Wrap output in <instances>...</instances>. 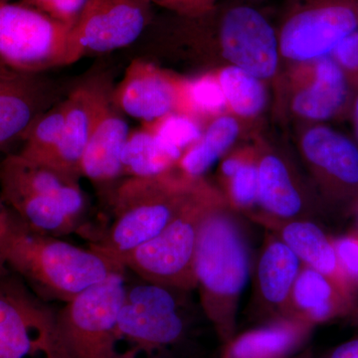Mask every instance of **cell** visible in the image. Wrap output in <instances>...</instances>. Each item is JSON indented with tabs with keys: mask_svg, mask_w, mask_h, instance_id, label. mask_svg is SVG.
Here are the masks:
<instances>
[{
	"mask_svg": "<svg viewBox=\"0 0 358 358\" xmlns=\"http://www.w3.org/2000/svg\"><path fill=\"white\" fill-rule=\"evenodd\" d=\"M0 253L6 267L40 298L64 303L115 271L124 270L92 247L80 248L29 229L6 206L0 215Z\"/></svg>",
	"mask_w": 358,
	"mask_h": 358,
	"instance_id": "obj_1",
	"label": "cell"
},
{
	"mask_svg": "<svg viewBox=\"0 0 358 358\" xmlns=\"http://www.w3.org/2000/svg\"><path fill=\"white\" fill-rule=\"evenodd\" d=\"M80 178L14 154L0 162V196L26 227L51 236L69 235L83 218Z\"/></svg>",
	"mask_w": 358,
	"mask_h": 358,
	"instance_id": "obj_2",
	"label": "cell"
},
{
	"mask_svg": "<svg viewBox=\"0 0 358 358\" xmlns=\"http://www.w3.org/2000/svg\"><path fill=\"white\" fill-rule=\"evenodd\" d=\"M194 271L204 313L221 338L229 341L249 261L243 238L221 203L206 214L200 227Z\"/></svg>",
	"mask_w": 358,
	"mask_h": 358,
	"instance_id": "obj_3",
	"label": "cell"
},
{
	"mask_svg": "<svg viewBox=\"0 0 358 358\" xmlns=\"http://www.w3.org/2000/svg\"><path fill=\"white\" fill-rule=\"evenodd\" d=\"M199 183V179L174 176L173 171L157 178L122 179L110 199L109 228L92 248L117 261L150 241L176 217Z\"/></svg>",
	"mask_w": 358,
	"mask_h": 358,
	"instance_id": "obj_4",
	"label": "cell"
},
{
	"mask_svg": "<svg viewBox=\"0 0 358 358\" xmlns=\"http://www.w3.org/2000/svg\"><path fill=\"white\" fill-rule=\"evenodd\" d=\"M218 203L215 195L199 182L159 235L117 257V262L143 281L185 292L196 289L194 261L200 227Z\"/></svg>",
	"mask_w": 358,
	"mask_h": 358,
	"instance_id": "obj_5",
	"label": "cell"
},
{
	"mask_svg": "<svg viewBox=\"0 0 358 358\" xmlns=\"http://www.w3.org/2000/svg\"><path fill=\"white\" fill-rule=\"evenodd\" d=\"M126 273L115 271L59 310L58 338L65 358H136L117 350V317L126 293Z\"/></svg>",
	"mask_w": 358,
	"mask_h": 358,
	"instance_id": "obj_6",
	"label": "cell"
},
{
	"mask_svg": "<svg viewBox=\"0 0 358 358\" xmlns=\"http://www.w3.org/2000/svg\"><path fill=\"white\" fill-rule=\"evenodd\" d=\"M0 358H65L57 313L8 270L0 273Z\"/></svg>",
	"mask_w": 358,
	"mask_h": 358,
	"instance_id": "obj_7",
	"label": "cell"
},
{
	"mask_svg": "<svg viewBox=\"0 0 358 358\" xmlns=\"http://www.w3.org/2000/svg\"><path fill=\"white\" fill-rule=\"evenodd\" d=\"M70 30L33 7L0 0V64L22 73L67 66Z\"/></svg>",
	"mask_w": 358,
	"mask_h": 358,
	"instance_id": "obj_8",
	"label": "cell"
},
{
	"mask_svg": "<svg viewBox=\"0 0 358 358\" xmlns=\"http://www.w3.org/2000/svg\"><path fill=\"white\" fill-rule=\"evenodd\" d=\"M358 30V0H289L277 32L280 53L308 63L331 55Z\"/></svg>",
	"mask_w": 358,
	"mask_h": 358,
	"instance_id": "obj_9",
	"label": "cell"
},
{
	"mask_svg": "<svg viewBox=\"0 0 358 358\" xmlns=\"http://www.w3.org/2000/svg\"><path fill=\"white\" fill-rule=\"evenodd\" d=\"M180 289L143 281L127 282L117 336L134 345L129 353L152 352L176 345L185 336L187 320Z\"/></svg>",
	"mask_w": 358,
	"mask_h": 358,
	"instance_id": "obj_10",
	"label": "cell"
},
{
	"mask_svg": "<svg viewBox=\"0 0 358 358\" xmlns=\"http://www.w3.org/2000/svg\"><path fill=\"white\" fill-rule=\"evenodd\" d=\"M216 38L224 57L260 80L270 79L279 64L277 31L262 11L248 4L211 10Z\"/></svg>",
	"mask_w": 358,
	"mask_h": 358,
	"instance_id": "obj_11",
	"label": "cell"
},
{
	"mask_svg": "<svg viewBox=\"0 0 358 358\" xmlns=\"http://www.w3.org/2000/svg\"><path fill=\"white\" fill-rule=\"evenodd\" d=\"M150 6L147 0H88L71 27L67 66L133 43L148 24Z\"/></svg>",
	"mask_w": 358,
	"mask_h": 358,
	"instance_id": "obj_12",
	"label": "cell"
},
{
	"mask_svg": "<svg viewBox=\"0 0 358 358\" xmlns=\"http://www.w3.org/2000/svg\"><path fill=\"white\" fill-rule=\"evenodd\" d=\"M301 147L324 199L334 206L355 209L358 201L355 141L320 124L305 131Z\"/></svg>",
	"mask_w": 358,
	"mask_h": 358,
	"instance_id": "obj_13",
	"label": "cell"
},
{
	"mask_svg": "<svg viewBox=\"0 0 358 358\" xmlns=\"http://www.w3.org/2000/svg\"><path fill=\"white\" fill-rule=\"evenodd\" d=\"M182 80L167 74L143 60L127 68L119 85L113 89L112 103L122 114L143 122L157 121L180 110Z\"/></svg>",
	"mask_w": 358,
	"mask_h": 358,
	"instance_id": "obj_14",
	"label": "cell"
},
{
	"mask_svg": "<svg viewBox=\"0 0 358 358\" xmlns=\"http://www.w3.org/2000/svg\"><path fill=\"white\" fill-rule=\"evenodd\" d=\"M113 89L103 80H91L66 96L67 113L62 138L49 166L71 176H80L82 155L103 112L112 103Z\"/></svg>",
	"mask_w": 358,
	"mask_h": 358,
	"instance_id": "obj_15",
	"label": "cell"
},
{
	"mask_svg": "<svg viewBox=\"0 0 358 358\" xmlns=\"http://www.w3.org/2000/svg\"><path fill=\"white\" fill-rule=\"evenodd\" d=\"M59 101L40 73L0 64V147L23 138L34 122Z\"/></svg>",
	"mask_w": 358,
	"mask_h": 358,
	"instance_id": "obj_16",
	"label": "cell"
},
{
	"mask_svg": "<svg viewBox=\"0 0 358 358\" xmlns=\"http://www.w3.org/2000/svg\"><path fill=\"white\" fill-rule=\"evenodd\" d=\"M129 133L124 114L110 103L96 124L82 155L80 176L91 181L107 204L115 187L126 178L122 159Z\"/></svg>",
	"mask_w": 358,
	"mask_h": 358,
	"instance_id": "obj_17",
	"label": "cell"
},
{
	"mask_svg": "<svg viewBox=\"0 0 358 358\" xmlns=\"http://www.w3.org/2000/svg\"><path fill=\"white\" fill-rule=\"evenodd\" d=\"M305 64V81L292 100L294 112L317 122L348 115L355 93L333 56Z\"/></svg>",
	"mask_w": 358,
	"mask_h": 358,
	"instance_id": "obj_18",
	"label": "cell"
},
{
	"mask_svg": "<svg viewBox=\"0 0 358 358\" xmlns=\"http://www.w3.org/2000/svg\"><path fill=\"white\" fill-rule=\"evenodd\" d=\"M289 303L307 324H320L352 313L350 292L307 266L301 268L296 277Z\"/></svg>",
	"mask_w": 358,
	"mask_h": 358,
	"instance_id": "obj_19",
	"label": "cell"
},
{
	"mask_svg": "<svg viewBox=\"0 0 358 358\" xmlns=\"http://www.w3.org/2000/svg\"><path fill=\"white\" fill-rule=\"evenodd\" d=\"M275 229L301 262L331 278L352 294V287L339 267L334 239L319 225L308 220H289L277 224Z\"/></svg>",
	"mask_w": 358,
	"mask_h": 358,
	"instance_id": "obj_20",
	"label": "cell"
},
{
	"mask_svg": "<svg viewBox=\"0 0 358 358\" xmlns=\"http://www.w3.org/2000/svg\"><path fill=\"white\" fill-rule=\"evenodd\" d=\"M258 162V203L273 220H293L303 201L288 166L278 155H263Z\"/></svg>",
	"mask_w": 358,
	"mask_h": 358,
	"instance_id": "obj_21",
	"label": "cell"
},
{
	"mask_svg": "<svg viewBox=\"0 0 358 358\" xmlns=\"http://www.w3.org/2000/svg\"><path fill=\"white\" fill-rule=\"evenodd\" d=\"M182 152L143 127L131 131L122 152L124 178H157L171 173Z\"/></svg>",
	"mask_w": 358,
	"mask_h": 358,
	"instance_id": "obj_22",
	"label": "cell"
},
{
	"mask_svg": "<svg viewBox=\"0 0 358 358\" xmlns=\"http://www.w3.org/2000/svg\"><path fill=\"white\" fill-rule=\"evenodd\" d=\"M301 271V261L281 239L266 245L258 265V284L264 300L275 307L289 303Z\"/></svg>",
	"mask_w": 358,
	"mask_h": 358,
	"instance_id": "obj_23",
	"label": "cell"
},
{
	"mask_svg": "<svg viewBox=\"0 0 358 358\" xmlns=\"http://www.w3.org/2000/svg\"><path fill=\"white\" fill-rule=\"evenodd\" d=\"M239 122L231 115H219L197 143L183 152L178 166L180 174L196 180L222 157L239 136Z\"/></svg>",
	"mask_w": 358,
	"mask_h": 358,
	"instance_id": "obj_24",
	"label": "cell"
},
{
	"mask_svg": "<svg viewBox=\"0 0 358 358\" xmlns=\"http://www.w3.org/2000/svg\"><path fill=\"white\" fill-rule=\"evenodd\" d=\"M301 336V327L286 322L250 331L230 348V358H281Z\"/></svg>",
	"mask_w": 358,
	"mask_h": 358,
	"instance_id": "obj_25",
	"label": "cell"
},
{
	"mask_svg": "<svg viewBox=\"0 0 358 358\" xmlns=\"http://www.w3.org/2000/svg\"><path fill=\"white\" fill-rule=\"evenodd\" d=\"M66 113L65 96L34 122L22 138L23 147L17 154L32 162L49 166L62 138Z\"/></svg>",
	"mask_w": 358,
	"mask_h": 358,
	"instance_id": "obj_26",
	"label": "cell"
},
{
	"mask_svg": "<svg viewBox=\"0 0 358 358\" xmlns=\"http://www.w3.org/2000/svg\"><path fill=\"white\" fill-rule=\"evenodd\" d=\"M217 79L227 107L238 117H253L262 112L267 103L262 80L233 65L223 68Z\"/></svg>",
	"mask_w": 358,
	"mask_h": 358,
	"instance_id": "obj_27",
	"label": "cell"
},
{
	"mask_svg": "<svg viewBox=\"0 0 358 358\" xmlns=\"http://www.w3.org/2000/svg\"><path fill=\"white\" fill-rule=\"evenodd\" d=\"M227 107L217 76L205 75L183 81L180 110L182 114L218 115Z\"/></svg>",
	"mask_w": 358,
	"mask_h": 358,
	"instance_id": "obj_28",
	"label": "cell"
},
{
	"mask_svg": "<svg viewBox=\"0 0 358 358\" xmlns=\"http://www.w3.org/2000/svg\"><path fill=\"white\" fill-rule=\"evenodd\" d=\"M145 128L164 141L169 147L185 152L201 138L202 129L192 115L182 113H173L157 120L143 124Z\"/></svg>",
	"mask_w": 358,
	"mask_h": 358,
	"instance_id": "obj_29",
	"label": "cell"
},
{
	"mask_svg": "<svg viewBox=\"0 0 358 358\" xmlns=\"http://www.w3.org/2000/svg\"><path fill=\"white\" fill-rule=\"evenodd\" d=\"M226 186L231 202L238 208L248 209L258 203V162L250 157Z\"/></svg>",
	"mask_w": 358,
	"mask_h": 358,
	"instance_id": "obj_30",
	"label": "cell"
},
{
	"mask_svg": "<svg viewBox=\"0 0 358 358\" xmlns=\"http://www.w3.org/2000/svg\"><path fill=\"white\" fill-rule=\"evenodd\" d=\"M87 1L88 0H22L21 3L72 27Z\"/></svg>",
	"mask_w": 358,
	"mask_h": 358,
	"instance_id": "obj_31",
	"label": "cell"
},
{
	"mask_svg": "<svg viewBox=\"0 0 358 358\" xmlns=\"http://www.w3.org/2000/svg\"><path fill=\"white\" fill-rule=\"evenodd\" d=\"M339 267L352 288L358 278V232L334 239Z\"/></svg>",
	"mask_w": 358,
	"mask_h": 358,
	"instance_id": "obj_32",
	"label": "cell"
},
{
	"mask_svg": "<svg viewBox=\"0 0 358 358\" xmlns=\"http://www.w3.org/2000/svg\"><path fill=\"white\" fill-rule=\"evenodd\" d=\"M348 78L355 93L358 92V30L346 37L331 53Z\"/></svg>",
	"mask_w": 358,
	"mask_h": 358,
	"instance_id": "obj_33",
	"label": "cell"
},
{
	"mask_svg": "<svg viewBox=\"0 0 358 358\" xmlns=\"http://www.w3.org/2000/svg\"><path fill=\"white\" fill-rule=\"evenodd\" d=\"M188 18L199 17L215 7L217 0H147Z\"/></svg>",
	"mask_w": 358,
	"mask_h": 358,
	"instance_id": "obj_34",
	"label": "cell"
},
{
	"mask_svg": "<svg viewBox=\"0 0 358 358\" xmlns=\"http://www.w3.org/2000/svg\"><path fill=\"white\" fill-rule=\"evenodd\" d=\"M249 157L250 155L247 154H236L230 155L229 157L223 160L222 164H220V169H219V174L225 185L241 169Z\"/></svg>",
	"mask_w": 358,
	"mask_h": 358,
	"instance_id": "obj_35",
	"label": "cell"
},
{
	"mask_svg": "<svg viewBox=\"0 0 358 358\" xmlns=\"http://www.w3.org/2000/svg\"><path fill=\"white\" fill-rule=\"evenodd\" d=\"M327 358H358V338L336 346Z\"/></svg>",
	"mask_w": 358,
	"mask_h": 358,
	"instance_id": "obj_36",
	"label": "cell"
},
{
	"mask_svg": "<svg viewBox=\"0 0 358 358\" xmlns=\"http://www.w3.org/2000/svg\"><path fill=\"white\" fill-rule=\"evenodd\" d=\"M348 117L352 121L353 133H355V143L358 145V92L353 96L352 105H350Z\"/></svg>",
	"mask_w": 358,
	"mask_h": 358,
	"instance_id": "obj_37",
	"label": "cell"
},
{
	"mask_svg": "<svg viewBox=\"0 0 358 358\" xmlns=\"http://www.w3.org/2000/svg\"><path fill=\"white\" fill-rule=\"evenodd\" d=\"M352 313H357L358 319V278L353 282L352 288Z\"/></svg>",
	"mask_w": 358,
	"mask_h": 358,
	"instance_id": "obj_38",
	"label": "cell"
},
{
	"mask_svg": "<svg viewBox=\"0 0 358 358\" xmlns=\"http://www.w3.org/2000/svg\"><path fill=\"white\" fill-rule=\"evenodd\" d=\"M6 263H4L3 258H2L1 253H0V273L3 272V271L7 270Z\"/></svg>",
	"mask_w": 358,
	"mask_h": 358,
	"instance_id": "obj_39",
	"label": "cell"
},
{
	"mask_svg": "<svg viewBox=\"0 0 358 358\" xmlns=\"http://www.w3.org/2000/svg\"><path fill=\"white\" fill-rule=\"evenodd\" d=\"M4 207H6V205H4L3 201H2L1 196H0V215H1L2 211H3Z\"/></svg>",
	"mask_w": 358,
	"mask_h": 358,
	"instance_id": "obj_40",
	"label": "cell"
},
{
	"mask_svg": "<svg viewBox=\"0 0 358 358\" xmlns=\"http://www.w3.org/2000/svg\"><path fill=\"white\" fill-rule=\"evenodd\" d=\"M355 209H357V210H358V201H357V206H355Z\"/></svg>",
	"mask_w": 358,
	"mask_h": 358,
	"instance_id": "obj_41",
	"label": "cell"
},
{
	"mask_svg": "<svg viewBox=\"0 0 358 358\" xmlns=\"http://www.w3.org/2000/svg\"><path fill=\"white\" fill-rule=\"evenodd\" d=\"M6 1H9V0H6Z\"/></svg>",
	"mask_w": 358,
	"mask_h": 358,
	"instance_id": "obj_42",
	"label": "cell"
}]
</instances>
